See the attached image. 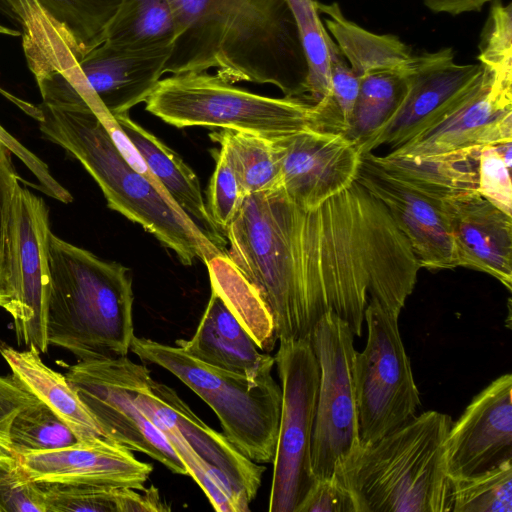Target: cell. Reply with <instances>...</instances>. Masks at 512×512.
<instances>
[{
    "mask_svg": "<svg viewBox=\"0 0 512 512\" xmlns=\"http://www.w3.org/2000/svg\"><path fill=\"white\" fill-rule=\"evenodd\" d=\"M177 37L165 73L208 71L307 96L308 67L286 0H169ZM308 102V101H307Z\"/></svg>",
    "mask_w": 512,
    "mask_h": 512,
    "instance_id": "1",
    "label": "cell"
},
{
    "mask_svg": "<svg viewBox=\"0 0 512 512\" xmlns=\"http://www.w3.org/2000/svg\"><path fill=\"white\" fill-rule=\"evenodd\" d=\"M40 93V131L83 165L110 209L139 224L186 266L221 253L144 162H134L120 150L109 128L66 79L46 82Z\"/></svg>",
    "mask_w": 512,
    "mask_h": 512,
    "instance_id": "2",
    "label": "cell"
},
{
    "mask_svg": "<svg viewBox=\"0 0 512 512\" xmlns=\"http://www.w3.org/2000/svg\"><path fill=\"white\" fill-rule=\"evenodd\" d=\"M452 418L426 411L373 442H359L334 470L356 512H452L445 442Z\"/></svg>",
    "mask_w": 512,
    "mask_h": 512,
    "instance_id": "3",
    "label": "cell"
},
{
    "mask_svg": "<svg viewBox=\"0 0 512 512\" xmlns=\"http://www.w3.org/2000/svg\"><path fill=\"white\" fill-rule=\"evenodd\" d=\"M49 265V345L69 351L78 361L126 356L135 336L129 269L52 232Z\"/></svg>",
    "mask_w": 512,
    "mask_h": 512,
    "instance_id": "4",
    "label": "cell"
},
{
    "mask_svg": "<svg viewBox=\"0 0 512 512\" xmlns=\"http://www.w3.org/2000/svg\"><path fill=\"white\" fill-rule=\"evenodd\" d=\"M130 351L181 380L218 417L227 440L251 461L274 459L282 390L271 372L251 379L203 363L175 345L134 336Z\"/></svg>",
    "mask_w": 512,
    "mask_h": 512,
    "instance_id": "5",
    "label": "cell"
},
{
    "mask_svg": "<svg viewBox=\"0 0 512 512\" xmlns=\"http://www.w3.org/2000/svg\"><path fill=\"white\" fill-rule=\"evenodd\" d=\"M145 109L177 127H209L279 139L311 128L313 104L237 87L217 74L188 71L160 80Z\"/></svg>",
    "mask_w": 512,
    "mask_h": 512,
    "instance_id": "6",
    "label": "cell"
},
{
    "mask_svg": "<svg viewBox=\"0 0 512 512\" xmlns=\"http://www.w3.org/2000/svg\"><path fill=\"white\" fill-rule=\"evenodd\" d=\"M279 342L282 404L268 510L297 512L316 480L311 443L320 370L308 338Z\"/></svg>",
    "mask_w": 512,
    "mask_h": 512,
    "instance_id": "7",
    "label": "cell"
},
{
    "mask_svg": "<svg viewBox=\"0 0 512 512\" xmlns=\"http://www.w3.org/2000/svg\"><path fill=\"white\" fill-rule=\"evenodd\" d=\"M399 315L370 300L364 321L365 348L355 360V394L361 442H373L416 416L420 406L410 359L398 327Z\"/></svg>",
    "mask_w": 512,
    "mask_h": 512,
    "instance_id": "8",
    "label": "cell"
},
{
    "mask_svg": "<svg viewBox=\"0 0 512 512\" xmlns=\"http://www.w3.org/2000/svg\"><path fill=\"white\" fill-rule=\"evenodd\" d=\"M105 438L147 454L173 473L187 469L162 432L137 407L135 398L150 370L128 356L78 361L65 374Z\"/></svg>",
    "mask_w": 512,
    "mask_h": 512,
    "instance_id": "9",
    "label": "cell"
},
{
    "mask_svg": "<svg viewBox=\"0 0 512 512\" xmlns=\"http://www.w3.org/2000/svg\"><path fill=\"white\" fill-rule=\"evenodd\" d=\"M354 336L349 324L330 311L321 316L307 337L320 370L311 443L316 479L332 476L339 461L360 442Z\"/></svg>",
    "mask_w": 512,
    "mask_h": 512,
    "instance_id": "10",
    "label": "cell"
},
{
    "mask_svg": "<svg viewBox=\"0 0 512 512\" xmlns=\"http://www.w3.org/2000/svg\"><path fill=\"white\" fill-rule=\"evenodd\" d=\"M49 212L45 201L18 185L9 226V273L12 289L6 311L11 315L18 343L46 353L47 310L51 275Z\"/></svg>",
    "mask_w": 512,
    "mask_h": 512,
    "instance_id": "11",
    "label": "cell"
},
{
    "mask_svg": "<svg viewBox=\"0 0 512 512\" xmlns=\"http://www.w3.org/2000/svg\"><path fill=\"white\" fill-rule=\"evenodd\" d=\"M482 72L481 64H456L451 48L421 54L408 73L401 106L361 154L383 144L394 150L439 123L467 97Z\"/></svg>",
    "mask_w": 512,
    "mask_h": 512,
    "instance_id": "12",
    "label": "cell"
},
{
    "mask_svg": "<svg viewBox=\"0 0 512 512\" xmlns=\"http://www.w3.org/2000/svg\"><path fill=\"white\" fill-rule=\"evenodd\" d=\"M140 411L159 430L180 436L205 462L220 472L243 512L255 498L265 471L241 454L224 436L204 423L174 389L149 377L136 395Z\"/></svg>",
    "mask_w": 512,
    "mask_h": 512,
    "instance_id": "13",
    "label": "cell"
},
{
    "mask_svg": "<svg viewBox=\"0 0 512 512\" xmlns=\"http://www.w3.org/2000/svg\"><path fill=\"white\" fill-rule=\"evenodd\" d=\"M512 141V83L485 68L467 97L443 120L392 150L429 156Z\"/></svg>",
    "mask_w": 512,
    "mask_h": 512,
    "instance_id": "14",
    "label": "cell"
},
{
    "mask_svg": "<svg viewBox=\"0 0 512 512\" xmlns=\"http://www.w3.org/2000/svg\"><path fill=\"white\" fill-rule=\"evenodd\" d=\"M512 375L503 374L479 392L452 423L445 467L452 480L484 473L512 461Z\"/></svg>",
    "mask_w": 512,
    "mask_h": 512,
    "instance_id": "15",
    "label": "cell"
},
{
    "mask_svg": "<svg viewBox=\"0 0 512 512\" xmlns=\"http://www.w3.org/2000/svg\"><path fill=\"white\" fill-rule=\"evenodd\" d=\"M277 143L281 187L304 208L320 206L355 181L362 155L342 134L307 128Z\"/></svg>",
    "mask_w": 512,
    "mask_h": 512,
    "instance_id": "16",
    "label": "cell"
},
{
    "mask_svg": "<svg viewBox=\"0 0 512 512\" xmlns=\"http://www.w3.org/2000/svg\"><path fill=\"white\" fill-rule=\"evenodd\" d=\"M355 180L388 209L410 242L421 268L457 267L442 201L384 169L372 152L363 154Z\"/></svg>",
    "mask_w": 512,
    "mask_h": 512,
    "instance_id": "17",
    "label": "cell"
},
{
    "mask_svg": "<svg viewBox=\"0 0 512 512\" xmlns=\"http://www.w3.org/2000/svg\"><path fill=\"white\" fill-rule=\"evenodd\" d=\"M16 456L29 478L37 483L144 489L153 470L133 451L105 437Z\"/></svg>",
    "mask_w": 512,
    "mask_h": 512,
    "instance_id": "18",
    "label": "cell"
},
{
    "mask_svg": "<svg viewBox=\"0 0 512 512\" xmlns=\"http://www.w3.org/2000/svg\"><path fill=\"white\" fill-rule=\"evenodd\" d=\"M457 267L485 272L512 288V216L478 191L442 201Z\"/></svg>",
    "mask_w": 512,
    "mask_h": 512,
    "instance_id": "19",
    "label": "cell"
},
{
    "mask_svg": "<svg viewBox=\"0 0 512 512\" xmlns=\"http://www.w3.org/2000/svg\"><path fill=\"white\" fill-rule=\"evenodd\" d=\"M170 53L127 50L103 42L78 62L88 84L114 117L146 101L165 73Z\"/></svg>",
    "mask_w": 512,
    "mask_h": 512,
    "instance_id": "20",
    "label": "cell"
},
{
    "mask_svg": "<svg viewBox=\"0 0 512 512\" xmlns=\"http://www.w3.org/2000/svg\"><path fill=\"white\" fill-rule=\"evenodd\" d=\"M175 344L203 363L251 379L272 372L275 365L274 357L260 353L255 341L213 290L194 335L188 340H176Z\"/></svg>",
    "mask_w": 512,
    "mask_h": 512,
    "instance_id": "21",
    "label": "cell"
},
{
    "mask_svg": "<svg viewBox=\"0 0 512 512\" xmlns=\"http://www.w3.org/2000/svg\"><path fill=\"white\" fill-rule=\"evenodd\" d=\"M113 118L128 143L172 200L192 219H196L207 237L222 249L226 241L209 214L195 172L174 150L133 121L128 113Z\"/></svg>",
    "mask_w": 512,
    "mask_h": 512,
    "instance_id": "22",
    "label": "cell"
},
{
    "mask_svg": "<svg viewBox=\"0 0 512 512\" xmlns=\"http://www.w3.org/2000/svg\"><path fill=\"white\" fill-rule=\"evenodd\" d=\"M0 353L9 365L12 375L40 402L53 410L79 440L104 437L66 376L49 368L35 347L19 351L8 345H1Z\"/></svg>",
    "mask_w": 512,
    "mask_h": 512,
    "instance_id": "23",
    "label": "cell"
},
{
    "mask_svg": "<svg viewBox=\"0 0 512 512\" xmlns=\"http://www.w3.org/2000/svg\"><path fill=\"white\" fill-rule=\"evenodd\" d=\"M319 13L339 50L361 78L379 71H408L418 62L409 46L397 36L378 35L347 19L337 2L316 1Z\"/></svg>",
    "mask_w": 512,
    "mask_h": 512,
    "instance_id": "24",
    "label": "cell"
},
{
    "mask_svg": "<svg viewBox=\"0 0 512 512\" xmlns=\"http://www.w3.org/2000/svg\"><path fill=\"white\" fill-rule=\"evenodd\" d=\"M484 148V147H483ZM474 147L429 156L374 155L384 169L418 190L440 200L477 191L478 160Z\"/></svg>",
    "mask_w": 512,
    "mask_h": 512,
    "instance_id": "25",
    "label": "cell"
},
{
    "mask_svg": "<svg viewBox=\"0 0 512 512\" xmlns=\"http://www.w3.org/2000/svg\"><path fill=\"white\" fill-rule=\"evenodd\" d=\"M177 22L169 0H121L104 42L135 51L172 50Z\"/></svg>",
    "mask_w": 512,
    "mask_h": 512,
    "instance_id": "26",
    "label": "cell"
},
{
    "mask_svg": "<svg viewBox=\"0 0 512 512\" xmlns=\"http://www.w3.org/2000/svg\"><path fill=\"white\" fill-rule=\"evenodd\" d=\"M211 290L215 291L249 333L257 346L271 352L278 340L271 312L256 288L231 262L226 253L206 263Z\"/></svg>",
    "mask_w": 512,
    "mask_h": 512,
    "instance_id": "27",
    "label": "cell"
},
{
    "mask_svg": "<svg viewBox=\"0 0 512 512\" xmlns=\"http://www.w3.org/2000/svg\"><path fill=\"white\" fill-rule=\"evenodd\" d=\"M409 71H379L361 77L351 124L344 135L360 153L401 106L408 90Z\"/></svg>",
    "mask_w": 512,
    "mask_h": 512,
    "instance_id": "28",
    "label": "cell"
},
{
    "mask_svg": "<svg viewBox=\"0 0 512 512\" xmlns=\"http://www.w3.org/2000/svg\"><path fill=\"white\" fill-rule=\"evenodd\" d=\"M210 137L229 159L245 194L281 185V152L277 139L232 129H221Z\"/></svg>",
    "mask_w": 512,
    "mask_h": 512,
    "instance_id": "29",
    "label": "cell"
},
{
    "mask_svg": "<svg viewBox=\"0 0 512 512\" xmlns=\"http://www.w3.org/2000/svg\"><path fill=\"white\" fill-rule=\"evenodd\" d=\"M46 512H156L160 497L153 487H100L39 483Z\"/></svg>",
    "mask_w": 512,
    "mask_h": 512,
    "instance_id": "30",
    "label": "cell"
},
{
    "mask_svg": "<svg viewBox=\"0 0 512 512\" xmlns=\"http://www.w3.org/2000/svg\"><path fill=\"white\" fill-rule=\"evenodd\" d=\"M294 16L308 67L306 100L315 105L328 97L330 83V40L316 0H286Z\"/></svg>",
    "mask_w": 512,
    "mask_h": 512,
    "instance_id": "31",
    "label": "cell"
},
{
    "mask_svg": "<svg viewBox=\"0 0 512 512\" xmlns=\"http://www.w3.org/2000/svg\"><path fill=\"white\" fill-rule=\"evenodd\" d=\"M360 81L361 78L352 69L331 37V90L328 97L313 105L311 128L345 135L351 124Z\"/></svg>",
    "mask_w": 512,
    "mask_h": 512,
    "instance_id": "32",
    "label": "cell"
},
{
    "mask_svg": "<svg viewBox=\"0 0 512 512\" xmlns=\"http://www.w3.org/2000/svg\"><path fill=\"white\" fill-rule=\"evenodd\" d=\"M75 40L81 55L102 44L121 0H37Z\"/></svg>",
    "mask_w": 512,
    "mask_h": 512,
    "instance_id": "33",
    "label": "cell"
},
{
    "mask_svg": "<svg viewBox=\"0 0 512 512\" xmlns=\"http://www.w3.org/2000/svg\"><path fill=\"white\" fill-rule=\"evenodd\" d=\"M9 438L14 454L59 450L80 441L72 429L42 402L22 409L15 416Z\"/></svg>",
    "mask_w": 512,
    "mask_h": 512,
    "instance_id": "34",
    "label": "cell"
},
{
    "mask_svg": "<svg viewBox=\"0 0 512 512\" xmlns=\"http://www.w3.org/2000/svg\"><path fill=\"white\" fill-rule=\"evenodd\" d=\"M452 512H512V461L452 480Z\"/></svg>",
    "mask_w": 512,
    "mask_h": 512,
    "instance_id": "35",
    "label": "cell"
},
{
    "mask_svg": "<svg viewBox=\"0 0 512 512\" xmlns=\"http://www.w3.org/2000/svg\"><path fill=\"white\" fill-rule=\"evenodd\" d=\"M478 60L501 80L512 81V5L494 0L482 30Z\"/></svg>",
    "mask_w": 512,
    "mask_h": 512,
    "instance_id": "36",
    "label": "cell"
},
{
    "mask_svg": "<svg viewBox=\"0 0 512 512\" xmlns=\"http://www.w3.org/2000/svg\"><path fill=\"white\" fill-rule=\"evenodd\" d=\"M512 141L484 147L478 160L477 191L506 214L512 216Z\"/></svg>",
    "mask_w": 512,
    "mask_h": 512,
    "instance_id": "37",
    "label": "cell"
},
{
    "mask_svg": "<svg viewBox=\"0 0 512 512\" xmlns=\"http://www.w3.org/2000/svg\"><path fill=\"white\" fill-rule=\"evenodd\" d=\"M0 512H46L41 485L29 478L13 453L0 452Z\"/></svg>",
    "mask_w": 512,
    "mask_h": 512,
    "instance_id": "38",
    "label": "cell"
},
{
    "mask_svg": "<svg viewBox=\"0 0 512 512\" xmlns=\"http://www.w3.org/2000/svg\"><path fill=\"white\" fill-rule=\"evenodd\" d=\"M245 195L229 159L219 149L216 167L208 186L207 209L213 222L223 233L237 214Z\"/></svg>",
    "mask_w": 512,
    "mask_h": 512,
    "instance_id": "39",
    "label": "cell"
},
{
    "mask_svg": "<svg viewBox=\"0 0 512 512\" xmlns=\"http://www.w3.org/2000/svg\"><path fill=\"white\" fill-rule=\"evenodd\" d=\"M12 151L0 140V307L8 306L12 289L9 273V226L11 209L20 177Z\"/></svg>",
    "mask_w": 512,
    "mask_h": 512,
    "instance_id": "40",
    "label": "cell"
},
{
    "mask_svg": "<svg viewBox=\"0 0 512 512\" xmlns=\"http://www.w3.org/2000/svg\"><path fill=\"white\" fill-rule=\"evenodd\" d=\"M297 512H356L348 489L333 474L316 479Z\"/></svg>",
    "mask_w": 512,
    "mask_h": 512,
    "instance_id": "41",
    "label": "cell"
},
{
    "mask_svg": "<svg viewBox=\"0 0 512 512\" xmlns=\"http://www.w3.org/2000/svg\"><path fill=\"white\" fill-rule=\"evenodd\" d=\"M38 403L40 400L13 375L0 376V452L13 453L9 438L11 423L22 409Z\"/></svg>",
    "mask_w": 512,
    "mask_h": 512,
    "instance_id": "42",
    "label": "cell"
},
{
    "mask_svg": "<svg viewBox=\"0 0 512 512\" xmlns=\"http://www.w3.org/2000/svg\"><path fill=\"white\" fill-rule=\"evenodd\" d=\"M489 1L491 0H424V3L434 12L458 15L464 12L480 11Z\"/></svg>",
    "mask_w": 512,
    "mask_h": 512,
    "instance_id": "43",
    "label": "cell"
},
{
    "mask_svg": "<svg viewBox=\"0 0 512 512\" xmlns=\"http://www.w3.org/2000/svg\"><path fill=\"white\" fill-rule=\"evenodd\" d=\"M0 140L17 156L31 172L38 171L42 166V160L21 144L8 131L0 125Z\"/></svg>",
    "mask_w": 512,
    "mask_h": 512,
    "instance_id": "44",
    "label": "cell"
}]
</instances>
